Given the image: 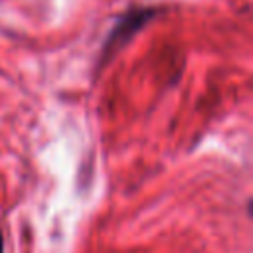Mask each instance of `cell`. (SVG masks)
<instances>
[{"label":"cell","instance_id":"6da1fadb","mask_svg":"<svg viewBox=\"0 0 253 253\" xmlns=\"http://www.w3.org/2000/svg\"><path fill=\"white\" fill-rule=\"evenodd\" d=\"M0 253H2V233H0Z\"/></svg>","mask_w":253,"mask_h":253}]
</instances>
